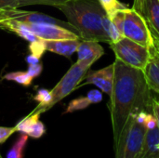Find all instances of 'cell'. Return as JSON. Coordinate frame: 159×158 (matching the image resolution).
Wrapping results in <instances>:
<instances>
[{
  "label": "cell",
  "instance_id": "obj_1",
  "mask_svg": "<svg viewBox=\"0 0 159 158\" xmlns=\"http://www.w3.org/2000/svg\"><path fill=\"white\" fill-rule=\"evenodd\" d=\"M114 67V85L108 107L116 144L129 118L151 109L153 97L143 70L131 67L116 59Z\"/></svg>",
  "mask_w": 159,
  "mask_h": 158
},
{
  "label": "cell",
  "instance_id": "obj_2",
  "mask_svg": "<svg viewBox=\"0 0 159 158\" xmlns=\"http://www.w3.org/2000/svg\"><path fill=\"white\" fill-rule=\"evenodd\" d=\"M56 7L65 15L81 40L110 45V39L103 27L107 15L99 0H71Z\"/></svg>",
  "mask_w": 159,
  "mask_h": 158
},
{
  "label": "cell",
  "instance_id": "obj_3",
  "mask_svg": "<svg viewBox=\"0 0 159 158\" xmlns=\"http://www.w3.org/2000/svg\"><path fill=\"white\" fill-rule=\"evenodd\" d=\"M145 133V126L137 121L136 115H131L115 144L116 158H136L142 149Z\"/></svg>",
  "mask_w": 159,
  "mask_h": 158
},
{
  "label": "cell",
  "instance_id": "obj_4",
  "mask_svg": "<svg viewBox=\"0 0 159 158\" xmlns=\"http://www.w3.org/2000/svg\"><path fill=\"white\" fill-rule=\"evenodd\" d=\"M110 47L114 51L116 60L141 70L144 69L154 51L127 37L111 44Z\"/></svg>",
  "mask_w": 159,
  "mask_h": 158
},
{
  "label": "cell",
  "instance_id": "obj_5",
  "mask_svg": "<svg viewBox=\"0 0 159 158\" xmlns=\"http://www.w3.org/2000/svg\"><path fill=\"white\" fill-rule=\"evenodd\" d=\"M123 34L124 37L155 50V40L147 23L142 15L132 7H127L124 10Z\"/></svg>",
  "mask_w": 159,
  "mask_h": 158
},
{
  "label": "cell",
  "instance_id": "obj_6",
  "mask_svg": "<svg viewBox=\"0 0 159 158\" xmlns=\"http://www.w3.org/2000/svg\"><path fill=\"white\" fill-rule=\"evenodd\" d=\"M90 67L91 64L85 61H77L75 63H74L61 77L59 83L50 90L52 94V100L48 107V110L51 109L56 103L71 94L77 88V85L85 78Z\"/></svg>",
  "mask_w": 159,
  "mask_h": 158
},
{
  "label": "cell",
  "instance_id": "obj_7",
  "mask_svg": "<svg viewBox=\"0 0 159 158\" xmlns=\"http://www.w3.org/2000/svg\"><path fill=\"white\" fill-rule=\"evenodd\" d=\"M132 8L144 19L155 42H159V0H134Z\"/></svg>",
  "mask_w": 159,
  "mask_h": 158
},
{
  "label": "cell",
  "instance_id": "obj_8",
  "mask_svg": "<svg viewBox=\"0 0 159 158\" xmlns=\"http://www.w3.org/2000/svg\"><path fill=\"white\" fill-rule=\"evenodd\" d=\"M38 38L43 40H63V39H79L80 36L66 28L54 24L42 23H24Z\"/></svg>",
  "mask_w": 159,
  "mask_h": 158
},
{
  "label": "cell",
  "instance_id": "obj_9",
  "mask_svg": "<svg viewBox=\"0 0 159 158\" xmlns=\"http://www.w3.org/2000/svg\"><path fill=\"white\" fill-rule=\"evenodd\" d=\"M114 77H115V67H114V63H112L102 69L88 72L85 76L86 79L85 84L95 85L102 92L110 96L113 90Z\"/></svg>",
  "mask_w": 159,
  "mask_h": 158
},
{
  "label": "cell",
  "instance_id": "obj_10",
  "mask_svg": "<svg viewBox=\"0 0 159 158\" xmlns=\"http://www.w3.org/2000/svg\"><path fill=\"white\" fill-rule=\"evenodd\" d=\"M40 115V112L34 110L15 126L16 130L28 135V137L32 139H40L46 133V127L39 120Z\"/></svg>",
  "mask_w": 159,
  "mask_h": 158
},
{
  "label": "cell",
  "instance_id": "obj_11",
  "mask_svg": "<svg viewBox=\"0 0 159 158\" xmlns=\"http://www.w3.org/2000/svg\"><path fill=\"white\" fill-rule=\"evenodd\" d=\"M76 52L78 56L77 61H85L92 65L104 54V49L97 41L82 40L80 41Z\"/></svg>",
  "mask_w": 159,
  "mask_h": 158
},
{
  "label": "cell",
  "instance_id": "obj_12",
  "mask_svg": "<svg viewBox=\"0 0 159 158\" xmlns=\"http://www.w3.org/2000/svg\"><path fill=\"white\" fill-rule=\"evenodd\" d=\"M136 158H159V129H146L142 149Z\"/></svg>",
  "mask_w": 159,
  "mask_h": 158
},
{
  "label": "cell",
  "instance_id": "obj_13",
  "mask_svg": "<svg viewBox=\"0 0 159 158\" xmlns=\"http://www.w3.org/2000/svg\"><path fill=\"white\" fill-rule=\"evenodd\" d=\"M47 51H50L66 58L76 52L80 44L79 39H63V40H44Z\"/></svg>",
  "mask_w": 159,
  "mask_h": 158
},
{
  "label": "cell",
  "instance_id": "obj_14",
  "mask_svg": "<svg viewBox=\"0 0 159 158\" xmlns=\"http://www.w3.org/2000/svg\"><path fill=\"white\" fill-rule=\"evenodd\" d=\"M143 73L150 90L159 94V56L155 50L152 52Z\"/></svg>",
  "mask_w": 159,
  "mask_h": 158
},
{
  "label": "cell",
  "instance_id": "obj_15",
  "mask_svg": "<svg viewBox=\"0 0 159 158\" xmlns=\"http://www.w3.org/2000/svg\"><path fill=\"white\" fill-rule=\"evenodd\" d=\"M102 101V93L100 90L92 89L87 94V96L79 97L77 99L71 101L67 105V108L63 114H71L76 111L84 110L88 108L90 104L99 103Z\"/></svg>",
  "mask_w": 159,
  "mask_h": 158
},
{
  "label": "cell",
  "instance_id": "obj_16",
  "mask_svg": "<svg viewBox=\"0 0 159 158\" xmlns=\"http://www.w3.org/2000/svg\"><path fill=\"white\" fill-rule=\"evenodd\" d=\"M34 100L38 102V105L35 107V111L42 113H45L48 111V107L51 102L52 100V94L51 91L46 88H40L37 90L36 94L34 96Z\"/></svg>",
  "mask_w": 159,
  "mask_h": 158
},
{
  "label": "cell",
  "instance_id": "obj_17",
  "mask_svg": "<svg viewBox=\"0 0 159 158\" xmlns=\"http://www.w3.org/2000/svg\"><path fill=\"white\" fill-rule=\"evenodd\" d=\"M28 138V135L21 133V135L14 142L13 146L7 151L6 158H23L24 149L27 145Z\"/></svg>",
  "mask_w": 159,
  "mask_h": 158
},
{
  "label": "cell",
  "instance_id": "obj_18",
  "mask_svg": "<svg viewBox=\"0 0 159 158\" xmlns=\"http://www.w3.org/2000/svg\"><path fill=\"white\" fill-rule=\"evenodd\" d=\"M3 79L8 80V81H14L17 84H20L23 87H29L31 86L33 82V77L27 73V72H11L7 73L3 76Z\"/></svg>",
  "mask_w": 159,
  "mask_h": 158
},
{
  "label": "cell",
  "instance_id": "obj_19",
  "mask_svg": "<svg viewBox=\"0 0 159 158\" xmlns=\"http://www.w3.org/2000/svg\"><path fill=\"white\" fill-rule=\"evenodd\" d=\"M99 2H100L101 6L102 7V8L104 9V11H105V13L109 19L116 11L128 7L127 5L121 3L118 0H99Z\"/></svg>",
  "mask_w": 159,
  "mask_h": 158
},
{
  "label": "cell",
  "instance_id": "obj_20",
  "mask_svg": "<svg viewBox=\"0 0 159 158\" xmlns=\"http://www.w3.org/2000/svg\"><path fill=\"white\" fill-rule=\"evenodd\" d=\"M29 51L32 55L41 59V57L43 56V54L45 53V51H47L46 49V45H45V41L43 39H36L34 41L29 42Z\"/></svg>",
  "mask_w": 159,
  "mask_h": 158
},
{
  "label": "cell",
  "instance_id": "obj_21",
  "mask_svg": "<svg viewBox=\"0 0 159 158\" xmlns=\"http://www.w3.org/2000/svg\"><path fill=\"white\" fill-rule=\"evenodd\" d=\"M71 0H21L20 7L31 5H47V6H53L57 7L62 4H65Z\"/></svg>",
  "mask_w": 159,
  "mask_h": 158
},
{
  "label": "cell",
  "instance_id": "obj_22",
  "mask_svg": "<svg viewBox=\"0 0 159 158\" xmlns=\"http://www.w3.org/2000/svg\"><path fill=\"white\" fill-rule=\"evenodd\" d=\"M21 0H0V12L19 8Z\"/></svg>",
  "mask_w": 159,
  "mask_h": 158
},
{
  "label": "cell",
  "instance_id": "obj_23",
  "mask_svg": "<svg viewBox=\"0 0 159 158\" xmlns=\"http://www.w3.org/2000/svg\"><path fill=\"white\" fill-rule=\"evenodd\" d=\"M15 132H17L16 127H0V144L7 141V139Z\"/></svg>",
  "mask_w": 159,
  "mask_h": 158
},
{
  "label": "cell",
  "instance_id": "obj_24",
  "mask_svg": "<svg viewBox=\"0 0 159 158\" xmlns=\"http://www.w3.org/2000/svg\"><path fill=\"white\" fill-rule=\"evenodd\" d=\"M43 71V65L42 63H36V64H29L27 73L33 77H38Z\"/></svg>",
  "mask_w": 159,
  "mask_h": 158
},
{
  "label": "cell",
  "instance_id": "obj_25",
  "mask_svg": "<svg viewBox=\"0 0 159 158\" xmlns=\"http://www.w3.org/2000/svg\"><path fill=\"white\" fill-rule=\"evenodd\" d=\"M144 126H145V129H155V128L157 127V119H156V117L154 116L153 114H150V113L147 114Z\"/></svg>",
  "mask_w": 159,
  "mask_h": 158
},
{
  "label": "cell",
  "instance_id": "obj_26",
  "mask_svg": "<svg viewBox=\"0 0 159 158\" xmlns=\"http://www.w3.org/2000/svg\"><path fill=\"white\" fill-rule=\"evenodd\" d=\"M151 109H152V114L157 119V128L159 129V101L157 99L154 98L152 99V103H151Z\"/></svg>",
  "mask_w": 159,
  "mask_h": 158
},
{
  "label": "cell",
  "instance_id": "obj_27",
  "mask_svg": "<svg viewBox=\"0 0 159 158\" xmlns=\"http://www.w3.org/2000/svg\"><path fill=\"white\" fill-rule=\"evenodd\" d=\"M39 61H40L39 58H37V57H35V56H34L32 54H30V55H28L26 57V62L28 63V65L29 64H36V63H39Z\"/></svg>",
  "mask_w": 159,
  "mask_h": 158
},
{
  "label": "cell",
  "instance_id": "obj_28",
  "mask_svg": "<svg viewBox=\"0 0 159 158\" xmlns=\"http://www.w3.org/2000/svg\"><path fill=\"white\" fill-rule=\"evenodd\" d=\"M155 51L159 56V42H155Z\"/></svg>",
  "mask_w": 159,
  "mask_h": 158
},
{
  "label": "cell",
  "instance_id": "obj_29",
  "mask_svg": "<svg viewBox=\"0 0 159 158\" xmlns=\"http://www.w3.org/2000/svg\"><path fill=\"white\" fill-rule=\"evenodd\" d=\"M0 158H3L2 157V156H1V154H0Z\"/></svg>",
  "mask_w": 159,
  "mask_h": 158
}]
</instances>
